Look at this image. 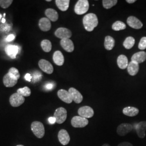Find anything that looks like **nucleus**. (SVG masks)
I'll use <instances>...</instances> for the list:
<instances>
[{
  "mask_svg": "<svg viewBox=\"0 0 146 146\" xmlns=\"http://www.w3.org/2000/svg\"><path fill=\"white\" fill-rule=\"evenodd\" d=\"M98 19L97 16L93 13L88 14L84 16L83 24L85 29L88 31H92L98 25Z\"/></svg>",
  "mask_w": 146,
  "mask_h": 146,
  "instance_id": "obj_1",
  "label": "nucleus"
},
{
  "mask_svg": "<svg viewBox=\"0 0 146 146\" xmlns=\"http://www.w3.org/2000/svg\"><path fill=\"white\" fill-rule=\"evenodd\" d=\"M31 129L34 134L37 138L41 139L45 134V129L44 125L41 122L34 121L31 125Z\"/></svg>",
  "mask_w": 146,
  "mask_h": 146,
  "instance_id": "obj_2",
  "label": "nucleus"
},
{
  "mask_svg": "<svg viewBox=\"0 0 146 146\" xmlns=\"http://www.w3.org/2000/svg\"><path fill=\"white\" fill-rule=\"evenodd\" d=\"M89 5L88 1L87 0H79L76 3L74 11L75 13L78 15H83L86 13L88 11Z\"/></svg>",
  "mask_w": 146,
  "mask_h": 146,
  "instance_id": "obj_3",
  "label": "nucleus"
},
{
  "mask_svg": "<svg viewBox=\"0 0 146 146\" xmlns=\"http://www.w3.org/2000/svg\"><path fill=\"white\" fill-rule=\"evenodd\" d=\"M54 117L56 119V122L58 124H62L66 120L67 117V111L63 107H60L56 110Z\"/></svg>",
  "mask_w": 146,
  "mask_h": 146,
  "instance_id": "obj_4",
  "label": "nucleus"
},
{
  "mask_svg": "<svg viewBox=\"0 0 146 146\" xmlns=\"http://www.w3.org/2000/svg\"><path fill=\"white\" fill-rule=\"evenodd\" d=\"M89 121L87 119L80 116H75L71 120V124L74 128H84L88 125Z\"/></svg>",
  "mask_w": 146,
  "mask_h": 146,
  "instance_id": "obj_5",
  "label": "nucleus"
},
{
  "mask_svg": "<svg viewBox=\"0 0 146 146\" xmlns=\"http://www.w3.org/2000/svg\"><path fill=\"white\" fill-rule=\"evenodd\" d=\"M25 101V98L20 94L16 93L12 94L9 99L11 106L14 107H17L23 104Z\"/></svg>",
  "mask_w": 146,
  "mask_h": 146,
  "instance_id": "obj_6",
  "label": "nucleus"
},
{
  "mask_svg": "<svg viewBox=\"0 0 146 146\" xmlns=\"http://www.w3.org/2000/svg\"><path fill=\"white\" fill-rule=\"evenodd\" d=\"M78 114L79 116L86 118L88 119L92 117L94 114V111L93 108L89 106H83L80 107L78 110Z\"/></svg>",
  "mask_w": 146,
  "mask_h": 146,
  "instance_id": "obj_7",
  "label": "nucleus"
},
{
  "mask_svg": "<svg viewBox=\"0 0 146 146\" xmlns=\"http://www.w3.org/2000/svg\"><path fill=\"white\" fill-rule=\"evenodd\" d=\"M38 66L43 72L48 74H51L53 73L54 68L52 64L46 60H40L38 62Z\"/></svg>",
  "mask_w": 146,
  "mask_h": 146,
  "instance_id": "obj_8",
  "label": "nucleus"
},
{
  "mask_svg": "<svg viewBox=\"0 0 146 146\" xmlns=\"http://www.w3.org/2000/svg\"><path fill=\"white\" fill-rule=\"evenodd\" d=\"M56 36L63 40L66 38H69L72 35V31L66 28H59L55 32Z\"/></svg>",
  "mask_w": 146,
  "mask_h": 146,
  "instance_id": "obj_9",
  "label": "nucleus"
},
{
  "mask_svg": "<svg viewBox=\"0 0 146 146\" xmlns=\"http://www.w3.org/2000/svg\"><path fill=\"white\" fill-rule=\"evenodd\" d=\"M133 125L129 123H122L117 128V133L121 136H124L132 131Z\"/></svg>",
  "mask_w": 146,
  "mask_h": 146,
  "instance_id": "obj_10",
  "label": "nucleus"
},
{
  "mask_svg": "<svg viewBox=\"0 0 146 146\" xmlns=\"http://www.w3.org/2000/svg\"><path fill=\"white\" fill-rule=\"evenodd\" d=\"M58 96L59 99L66 104H71L73 99L69 92L64 89H60L58 92Z\"/></svg>",
  "mask_w": 146,
  "mask_h": 146,
  "instance_id": "obj_11",
  "label": "nucleus"
},
{
  "mask_svg": "<svg viewBox=\"0 0 146 146\" xmlns=\"http://www.w3.org/2000/svg\"><path fill=\"white\" fill-rule=\"evenodd\" d=\"M58 139L60 142L63 146L68 145L70 140V137L68 131L65 129H61L59 131L58 133Z\"/></svg>",
  "mask_w": 146,
  "mask_h": 146,
  "instance_id": "obj_12",
  "label": "nucleus"
},
{
  "mask_svg": "<svg viewBox=\"0 0 146 146\" xmlns=\"http://www.w3.org/2000/svg\"><path fill=\"white\" fill-rule=\"evenodd\" d=\"M127 24L129 25V26L136 29H141L143 26V24L141 21L135 16H129L127 19Z\"/></svg>",
  "mask_w": 146,
  "mask_h": 146,
  "instance_id": "obj_13",
  "label": "nucleus"
},
{
  "mask_svg": "<svg viewBox=\"0 0 146 146\" xmlns=\"http://www.w3.org/2000/svg\"><path fill=\"white\" fill-rule=\"evenodd\" d=\"M136 133L138 136L143 139L146 136V121H141L134 125Z\"/></svg>",
  "mask_w": 146,
  "mask_h": 146,
  "instance_id": "obj_14",
  "label": "nucleus"
},
{
  "mask_svg": "<svg viewBox=\"0 0 146 146\" xmlns=\"http://www.w3.org/2000/svg\"><path fill=\"white\" fill-rule=\"evenodd\" d=\"M60 44L61 47H62L63 49L67 52H72L74 50V43L70 38L61 40L60 41Z\"/></svg>",
  "mask_w": 146,
  "mask_h": 146,
  "instance_id": "obj_15",
  "label": "nucleus"
},
{
  "mask_svg": "<svg viewBox=\"0 0 146 146\" xmlns=\"http://www.w3.org/2000/svg\"><path fill=\"white\" fill-rule=\"evenodd\" d=\"M73 100L76 104H80L83 100V96L77 89L74 88H70L68 90Z\"/></svg>",
  "mask_w": 146,
  "mask_h": 146,
  "instance_id": "obj_16",
  "label": "nucleus"
},
{
  "mask_svg": "<svg viewBox=\"0 0 146 146\" xmlns=\"http://www.w3.org/2000/svg\"><path fill=\"white\" fill-rule=\"evenodd\" d=\"M38 26L42 31H48L51 29L52 25L50 21L48 18L43 17L38 22Z\"/></svg>",
  "mask_w": 146,
  "mask_h": 146,
  "instance_id": "obj_17",
  "label": "nucleus"
},
{
  "mask_svg": "<svg viewBox=\"0 0 146 146\" xmlns=\"http://www.w3.org/2000/svg\"><path fill=\"white\" fill-rule=\"evenodd\" d=\"M5 52L8 56L11 58H15L19 52V48L17 46L8 45L5 47Z\"/></svg>",
  "mask_w": 146,
  "mask_h": 146,
  "instance_id": "obj_18",
  "label": "nucleus"
},
{
  "mask_svg": "<svg viewBox=\"0 0 146 146\" xmlns=\"http://www.w3.org/2000/svg\"><path fill=\"white\" fill-rule=\"evenodd\" d=\"M146 60V52L143 51L134 54L131 58V61L137 63L138 64L143 62Z\"/></svg>",
  "mask_w": 146,
  "mask_h": 146,
  "instance_id": "obj_19",
  "label": "nucleus"
},
{
  "mask_svg": "<svg viewBox=\"0 0 146 146\" xmlns=\"http://www.w3.org/2000/svg\"><path fill=\"white\" fill-rule=\"evenodd\" d=\"M3 82L7 87H13L17 83V80L12 78L8 73L5 74L3 78Z\"/></svg>",
  "mask_w": 146,
  "mask_h": 146,
  "instance_id": "obj_20",
  "label": "nucleus"
},
{
  "mask_svg": "<svg viewBox=\"0 0 146 146\" xmlns=\"http://www.w3.org/2000/svg\"><path fill=\"white\" fill-rule=\"evenodd\" d=\"M52 59L54 63L59 66H62L64 62V58L61 52L57 50L54 53Z\"/></svg>",
  "mask_w": 146,
  "mask_h": 146,
  "instance_id": "obj_21",
  "label": "nucleus"
},
{
  "mask_svg": "<svg viewBox=\"0 0 146 146\" xmlns=\"http://www.w3.org/2000/svg\"><path fill=\"white\" fill-rule=\"evenodd\" d=\"M127 70L129 74L131 75V76H135L139 72V64L131 61V62L128 63Z\"/></svg>",
  "mask_w": 146,
  "mask_h": 146,
  "instance_id": "obj_22",
  "label": "nucleus"
},
{
  "mask_svg": "<svg viewBox=\"0 0 146 146\" xmlns=\"http://www.w3.org/2000/svg\"><path fill=\"white\" fill-rule=\"evenodd\" d=\"M45 15L50 21L52 22L57 21L58 19V12L52 8H48L46 9L45 11Z\"/></svg>",
  "mask_w": 146,
  "mask_h": 146,
  "instance_id": "obj_23",
  "label": "nucleus"
},
{
  "mask_svg": "<svg viewBox=\"0 0 146 146\" xmlns=\"http://www.w3.org/2000/svg\"><path fill=\"white\" fill-rule=\"evenodd\" d=\"M117 63L119 67L121 69H125L128 66V61L126 56L124 55H120L117 59Z\"/></svg>",
  "mask_w": 146,
  "mask_h": 146,
  "instance_id": "obj_24",
  "label": "nucleus"
},
{
  "mask_svg": "<svg viewBox=\"0 0 146 146\" xmlns=\"http://www.w3.org/2000/svg\"><path fill=\"white\" fill-rule=\"evenodd\" d=\"M139 113V110L133 107H127L123 110V113L128 116H135Z\"/></svg>",
  "mask_w": 146,
  "mask_h": 146,
  "instance_id": "obj_25",
  "label": "nucleus"
},
{
  "mask_svg": "<svg viewBox=\"0 0 146 146\" xmlns=\"http://www.w3.org/2000/svg\"><path fill=\"white\" fill-rule=\"evenodd\" d=\"M69 0H56L55 3L60 11H67L69 6Z\"/></svg>",
  "mask_w": 146,
  "mask_h": 146,
  "instance_id": "obj_26",
  "label": "nucleus"
},
{
  "mask_svg": "<svg viewBox=\"0 0 146 146\" xmlns=\"http://www.w3.org/2000/svg\"><path fill=\"white\" fill-rule=\"evenodd\" d=\"M104 48L107 50H111L115 46V40L113 37L110 36H107L105 37L104 43Z\"/></svg>",
  "mask_w": 146,
  "mask_h": 146,
  "instance_id": "obj_27",
  "label": "nucleus"
},
{
  "mask_svg": "<svg viewBox=\"0 0 146 146\" xmlns=\"http://www.w3.org/2000/svg\"><path fill=\"white\" fill-rule=\"evenodd\" d=\"M41 46L43 50L45 52H50L52 48V43L48 40H44L42 41L41 43Z\"/></svg>",
  "mask_w": 146,
  "mask_h": 146,
  "instance_id": "obj_28",
  "label": "nucleus"
},
{
  "mask_svg": "<svg viewBox=\"0 0 146 146\" xmlns=\"http://www.w3.org/2000/svg\"><path fill=\"white\" fill-rule=\"evenodd\" d=\"M135 42V39L133 37L129 36L125 38L123 44L125 49H130L134 46Z\"/></svg>",
  "mask_w": 146,
  "mask_h": 146,
  "instance_id": "obj_29",
  "label": "nucleus"
},
{
  "mask_svg": "<svg viewBox=\"0 0 146 146\" xmlns=\"http://www.w3.org/2000/svg\"><path fill=\"white\" fill-rule=\"evenodd\" d=\"M126 28V25L123 22L120 21H116L112 25V29L115 31H119L124 30Z\"/></svg>",
  "mask_w": 146,
  "mask_h": 146,
  "instance_id": "obj_30",
  "label": "nucleus"
},
{
  "mask_svg": "<svg viewBox=\"0 0 146 146\" xmlns=\"http://www.w3.org/2000/svg\"><path fill=\"white\" fill-rule=\"evenodd\" d=\"M17 93L20 94L23 97H28L31 95V90L28 87H25L22 88L18 89Z\"/></svg>",
  "mask_w": 146,
  "mask_h": 146,
  "instance_id": "obj_31",
  "label": "nucleus"
},
{
  "mask_svg": "<svg viewBox=\"0 0 146 146\" xmlns=\"http://www.w3.org/2000/svg\"><path fill=\"white\" fill-rule=\"evenodd\" d=\"M117 3V0H103L102 4L104 8L110 9L112 8L113 6L116 5Z\"/></svg>",
  "mask_w": 146,
  "mask_h": 146,
  "instance_id": "obj_32",
  "label": "nucleus"
},
{
  "mask_svg": "<svg viewBox=\"0 0 146 146\" xmlns=\"http://www.w3.org/2000/svg\"><path fill=\"white\" fill-rule=\"evenodd\" d=\"M8 74L11 76L12 78H15L16 80H18V79L20 78V74L18 70L17 69L14 68V67H11L9 69Z\"/></svg>",
  "mask_w": 146,
  "mask_h": 146,
  "instance_id": "obj_33",
  "label": "nucleus"
},
{
  "mask_svg": "<svg viewBox=\"0 0 146 146\" xmlns=\"http://www.w3.org/2000/svg\"><path fill=\"white\" fill-rule=\"evenodd\" d=\"M13 2V0H0V6L3 9H6L12 4Z\"/></svg>",
  "mask_w": 146,
  "mask_h": 146,
  "instance_id": "obj_34",
  "label": "nucleus"
},
{
  "mask_svg": "<svg viewBox=\"0 0 146 146\" xmlns=\"http://www.w3.org/2000/svg\"><path fill=\"white\" fill-rule=\"evenodd\" d=\"M138 47L141 50H144L146 49V37H143L141 38Z\"/></svg>",
  "mask_w": 146,
  "mask_h": 146,
  "instance_id": "obj_35",
  "label": "nucleus"
},
{
  "mask_svg": "<svg viewBox=\"0 0 146 146\" xmlns=\"http://www.w3.org/2000/svg\"><path fill=\"white\" fill-rule=\"evenodd\" d=\"M117 146H133V145L128 142H123L120 143Z\"/></svg>",
  "mask_w": 146,
  "mask_h": 146,
  "instance_id": "obj_36",
  "label": "nucleus"
},
{
  "mask_svg": "<svg viewBox=\"0 0 146 146\" xmlns=\"http://www.w3.org/2000/svg\"><path fill=\"white\" fill-rule=\"evenodd\" d=\"M14 38H15V36L13 34H10L9 35H8L7 37L6 41H8V42H10V41H13Z\"/></svg>",
  "mask_w": 146,
  "mask_h": 146,
  "instance_id": "obj_37",
  "label": "nucleus"
},
{
  "mask_svg": "<svg viewBox=\"0 0 146 146\" xmlns=\"http://www.w3.org/2000/svg\"><path fill=\"white\" fill-rule=\"evenodd\" d=\"M48 122H49L50 124L52 125V124H54L56 122V119L54 116L53 117H50L48 119Z\"/></svg>",
  "mask_w": 146,
  "mask_h": 146,
  "instance_id": "obj_38",
  "label": "nucleus"
},
{
  "mask_svg": "<svg viewBox=\"0 0 146 146\" xmlns=\"http://www.w3.org/2000/svg\"><path fill=\"white\" fill-rule=\"evenodd\" d=\"M33 78V77L30 74H26L25 75V78L27 81H31V78Z\"/></svg>",
  "mask_w": 146,
  "mask_h": 146,
  "instance_id": "obj_39",
  "label": "nucleus"
},
{
  "mask_svg": "<svg viewBox=\"0 0 146 146\" xmlns=\"http://www.w3.org/2000/svg\"><path fill=\"white\" fill-rule=\"evenodd\" d=\"M45 87L47 89H52L53 88V85L51 84H47Z\"/></svg>",
  "mask_w": 146,
  "mask_h": 146,
  "instance_id": "obj_40",
  "label": "nucleus"
},
{
  "mask_svg": "<svg viewBox=\"0 0 146 146\" xmlns=\"http://www.w3.org/2000/svg\"><path fill=\"white\" fill-rule=\"evenodd\" d=\"M126 1L128 3H134L135 2H136L135 0H127Z\"/></svg>",
  "mask_w": 146,
  "mask_h": 146,
  "instance_id": "obj_41",
  "label": "nucleus"
},
{
  "mask_svg": "<svg viewBox=\"0 0 146 146\" xmlns=\"http://www.w3.org/2000/svg\"><path fill=\"white\" fill-rule=\"evenodd\" d=\"M2 23H5V19H2Z\"/></svg>",
  "mask_w": 146,
  "mask_h": 146,
  "instance_id": "obj_42",
  "label": "nucleus"
},
{
  "mask_svg": "<svg viewBox=\"0 0 146 146\" xmlns=\"http://www.w3.org/2000/svg\"><path fill=\"white\" fill-rule=\"evenodd\" d=\"M102 146H110V145H108V144H104V145H102Z\"/></svg>",
  "mask_w": 146,
  "mask_h": 146,
  "instance_id": "obj_43",
  "label": "nucleus"
},
{
  "mask_svg": "<svg viewBox=\"0 0 146 146\" xmlns=\"http://www.w3.org/2000/svg\"><path fill=\"white\" fill-rule=\"evenodd\" d=\"M46 1H47V2H50V1H51V0H47Z\"/></svg>",
  "mask_w": 146,
  "mask_h": 146,
  "instance_id": "obj_44",
  "label": "nucleus"
},
{
  "mask_svg": "<svg viewBox=\"0 0 146 146\" xmlns=\"http://www.w3.org/2000/svg\"><path fill=\"white\" fill-rule=\"evenodd\" d=\"M1 17H2V15L0 14V19H1Z\"/></svg>",
  "mask_w": 146,
  "mask_h": 146,
  "instance_id": "obj_45",
  "label": "nucleus"
},
{
  "mask_svg": "<svg viewBox=\"0 0 146 146\" xmlns=\"http://www.w3.org/2000/svg\"><path fill=\"white\" fill-rule=\"evenodd\" d=\"M23 146V145H17V146Z\"/></svg>",
  "mask_w": 146,
  "mask_h": 146,
  "instance_id": "obj_46",
  "label": "nucleus"
}]
</instances>
